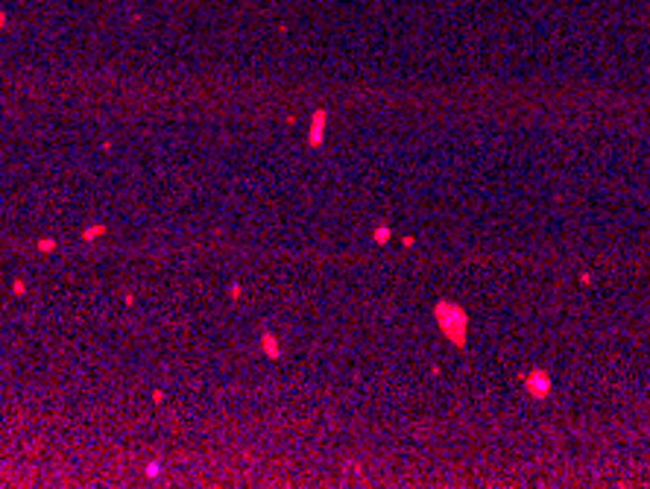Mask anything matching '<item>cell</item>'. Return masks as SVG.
Wrapping results in <instances>:
<instances>
[{
    "label": "cell",
    "mask_w": 650,
    "mask_h": 489,
    "mask_svg": "<svg viewBox=\"0 0 650 489\" xmlns=\"http://www.w3.org/2000/svg\"><path fill=\"white\" fill-rule=\"evenodd\" d=\"M436 323L454 346H466V311L463 308H457L454 302H436Z\"/></svg>",
    "instance_id": "cell-1"
},
{
    "label": "cell",
    "mask_w": 650,
    "mask_h": 489,
    "mask_svg": "<svg viewBox=\"0 0 650 489\" xmlns=\"http://www.w3.org/2000/svg\"><path fill=\"white\" fill-rule=\"evenodd\" d=\"M527 390L533 392L536 398H545V395H548V390H551L548 372H542V369H533V372L527 375Z\"/></svg>",
    "instance_id": "cell-2"
},
{
    "label": "cell",
    "mask_w": 650,
    "mask_h": 489,
    "mask_svg": "<svg viewBox=\"0 0 650 489\" xmlns=\"http://www.w3.org/2000/svg\"><path fill=\"white\" fill-rule=\"evenodd\" d=\"M323 129H325V111L320 109L314 114V123H311V135H308V144L311 147H320L323 144Z\"/></svg>",
    "instance_id": "cell-3"
},
{
    "label": "cell",
    "mask_w": 650,
    "mask_h": 489,
    "mask_svg": "<svg viewBox=\"0 0 650 489\" xmlns=\"http://www.w3.org/2000/svg\"><path fill=\"white\" fill-rule=\"evenodd\" d=\"M261 343H264V352H267L270 358H278V355H281V349H278V340H275L272 334H264V337H261Z\"/></svg>",
    "instance_id": "cell-4"
},
{
    "label": "cell",
    "mask_w": 650,
    "mask_h": 489,
    "mask_svg": "<svg viewBox=\"0 0 650 489\" xmlns=\"http://www.w3.org/2000/svg\"><path fill=\"white\" fill-rule=\"evenodd\" d=\"M106 231V226H91V228H85L82 231V240H94V237H100Z\"/></svg>",
    "instance_id": "cell-5"
},
{
    "label": "cell",
    "mask_w": 650,
    "mask_h": 489,
    "mask_svg": "<svg viewBox=\"0 0 650 489\" xmlns=\"http://www.w3.org/2000/svg\"><path fill=\"white\" fill-rule=\"evenodd\" d=\"M390 240V228L387 226H378L375 228V243H387Z\"/></svg>",
    "instance_id": "cell-6"
},
{
    "label": "cell",
    "mask_w": 650,
    "mask_h": 489,
    "mask_svg": "<svg viewBox=\"0 0 650 489\" xmlns=\"http://www.w3.org/2000/svg\"><path fill=\"white\" fill-rule=\"evenodd\" d=\"M159 472H162V466H159V463H150V466H147V478H156Z\"/></svg>",
    "instance_id": "cell-7"
},
{
    "label": "cell",
    "mask_w": 650,
    "mask_h": 489,
    "mask_svg": "<svg viewBox=\"0 0 650 489\" xmlns=\"http://www.w3.org/2000/svg\"><path fill=\"white\" fill-rule=\"evenodd\" d=\"M53 246H56V243H53V240H38V249H41V252H50V249H53Z\"/></svg>",
    "instance_id": "cell-8"
}]
</instances>
